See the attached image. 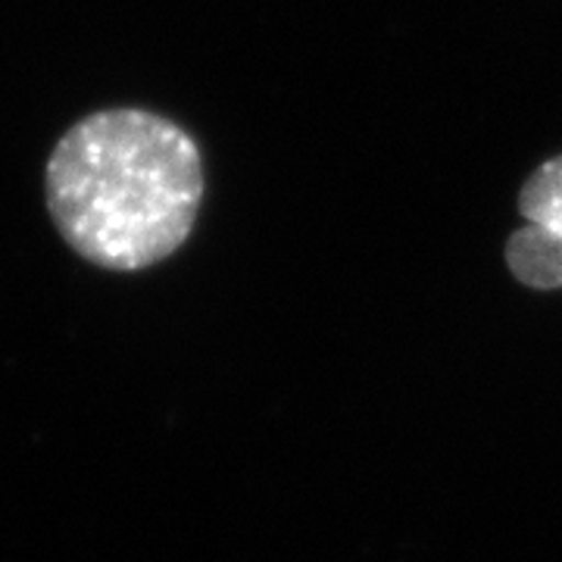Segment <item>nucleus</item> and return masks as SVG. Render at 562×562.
Masks as SVG:
<instances>
[{
    "label": "nucleus",
    "instance_id": "2",
    "mask_svg": "<svg viewBox=\"0 0 562 562\" xmlns=\"http://www.w3.org/2000/svg\"><path fill=\"white\" fill-rule=\"evenodd\" d=\"M525 225L506 241L513 279L535 291L562 288V154L541 162L519 191Z\"/></svg>",
    "mask_w": 562,
    "mask_h": 562
},
{
    "label": "nucleus",
    "instance_id": "1",
    "mask_svg": "<svg viewBox=\"0 0 562 562\" xmlns=\"http://www.w3.org/2000/svg\"><path fill=\"white\" fill-rule=\"evenodd\" d=\"M203 154L191 132L140 106L94 110L44 162V203L72 254L106 272L176 257L203 203Z\"/></svg>",
    "mask_w": 562,
    "mask_h": 562
}]
</instances>
